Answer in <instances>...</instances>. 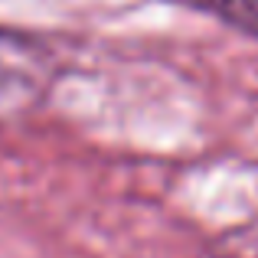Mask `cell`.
<instances>
[{"label": "cell", "mask_w": 258, "mask_h": 258, "mask_svg": "<svg viewBox=\"0 0 258 258\" xmlns=\"http://www.w3.org/2000/svg\"><path fill=\"white\" fill-rule=\"evenodd\" d=\"M209 4H213V10H219L229 23L258 33V0H209Z\"/></svg>", "instance_id": "1"}]
</instances>
